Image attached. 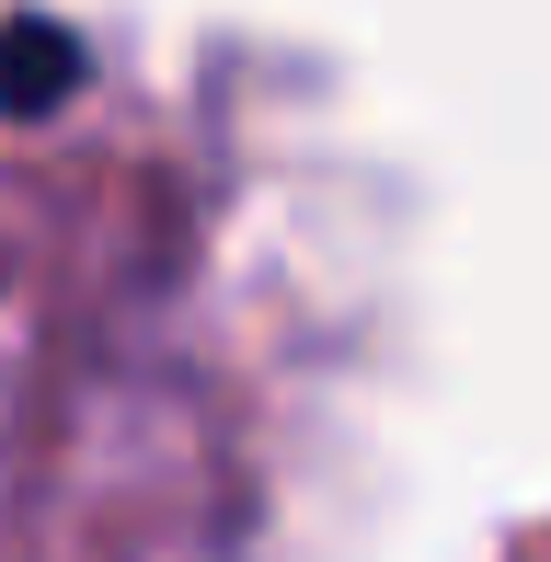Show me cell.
<instances>
[{
  "mask_svg": "<svg viewBox=\"0 0 551 562\" xmlns=\"http://www.w3.org/2000/svg\"><path fill=\"white\" fill-rule=\"evenodd\" d=\"M69 69H81V46H69V35H23L12 58H0V81H12V92H58Z\"/></svg>",
  "mask_w": 551,
  "mask_h": 562,
  "instance_id": "1",
  "label": "cell"
}]
</instances>
